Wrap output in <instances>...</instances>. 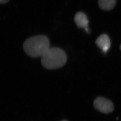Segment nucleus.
Masks as SVG:
<instances>
[{
    "instance_id": "f257e3e1",
    "label": "nucleus",
    "mask_w": 121,
    "mask_h": 121,
    "mask_svg": "<svg viewBox=\"0 0 121 121\" xmlns=\"http://www.w3.org/2000/svg\"><path fill=\"white\" fill-rule=\"evenodd\" d=\"M49 39L44 35L33 36L26 40L23 43L24 50L31 57H41L50 48Z\"/></svg>"
},
{
    "instance_id": "f03ea898",
    "label": "nucleus",
    "mask_w": 121,
    "mask_h": 121,
    "mask_svg": "<svg viewBox=\"0 0 121 121\" xmlns=\"http://www.w3.org/2000/svg\"><path fill=\"white\" fill-rule=\"evenodd\" d=\"M66 60V54L63 50L53 47L49 48L41 56V63L46 69H55L64 66Z\"/></svg>"
},
{
    "instance_id": "7ed1b4c3",
    "label": "nucleus",
    "mask_w": 121,
    "mask_h": 121,
    "mask_svg": "<svg viewBox=\"0 0 121 121\" xmlns=\"http://www.w3.org/2000/svg\"><path fill=\"white\" fill-rule=\"evenodd\" d=\"M94 106L95 109L104 114H109L113 112L114 106L111 100L102 97H98L94 101Z\"/></svg>"
},
{
    "instance_id": "20e7f679",
    "label": "nucleus",
    "mask_w": 121,
    "mask_h": 121,
    "mask_svg": "<svg viewBox=\"0 0 121 121\" xmlns=\"http://www.w3.org/2000/svg\"><path fill=\"white\" fill-rule=\"evenodd\" d=\"M75 22L79 28H84L85 31L88 32V24L89 21L86 15L82 12H78L76 13L74 18Z\"/></svg>"
},
{
    "instance_id": "39448f33",
    "label": "nucleus",
    "mask_w": 121,
    "mask_h": 121,
    "mask_svg": "<svg viewBox=\"0 0 121 121\" xmlns=\"http://www.w3.org/2000/svg\"><path fill=\"white\" fill-rule=\"evenodd\" d=\"M95 44L104 52L106 53L111 47V40L107 34H103L97 39Z\"/></svg>"
},
{
    "instance_id": "423d86ee",
    "label": "nucleus",
    "mask_w": 121,
    "mask_h": 121,
    "mask_svg": "<svg viewBox=\"0 0 121 121\" xmlns=\"http://www.w3.org/2000/svg\"><path fill=\"white\" fill-rule=\"evenodd\" d=\"M116 2V0H98V5L103 10H111L114 8Z\"/></svg>"
},
{
    "instance_id": "0eeeda50",
    "label": "nucleus",
    "mask_w": 121,
    "mask_h": 121,
    "mask_svg": "<svg viewBox=\"0 0 121 121\" xmlns=\"http://www.w3.org/2000/svg\"><path fill=\"white\" fill-rule=\"evenodd\" d=\"M9 0H0V4H5L9 1Z\"/></svg>"
},
{
    "instance_id": "6e6552de",
    "label": "nucleus",
    "mask_w": 121,
    "mask_h": 121,
    "mask_svg": "<svg viewBox=\"0 0 121 121\" xmlns=\"http://www.w3.org/2000/svg\"><path fill=\"white\" fill-rule=\"evenodd\" d=\"M68 121V120H62V121Z\"/></svg>"
},
{
    "instance_id": "1a4fd4ad",
    "label": "nucleus",
    "mask_w": 121,
    "mask_h": 121,
    "mask_svg": "<svg viewBox=\"0 0 121 121\" xmlns=\"http://www.w3.org/2000/svg\"><path fill=\"white\" fill-rule=\"evenodd\" d=\"M120 49H121V46H120Z\"/></svg>"
}]
</instances>
